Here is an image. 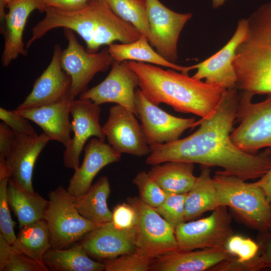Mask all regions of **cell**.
Segmentation results:
<instances>
[{
    "instance_id": "obj_1",
    "label": "cell",
    "mask_w": 271,
    "mask_h": 271,
    "mask_svg": "<svg viewBox=\"0 0 271 271\" xmlns=\"http://www.w3.org/2000/svg\"><path fill=\"white\" fill-rule=\"evenodd\" d=\"M240 98L239 90L227 89L215 113L195 122L194 127H199L194 133L151 148L146 163L153 166L168 161L188 162L218 167L224 173L245 181L262 177L271 169L268 150L248 153L236 146L230 138Z\"/></svg>"
},
{
    "instance_id": "obj_2",
    "label": "cell",
    "mask_w": 271,
    "mask_h": 271,
    "mask_svg": "<svg viewBox=\"0 0 271 271\" xmlns=\"http://www.w3.org/2000/svg\"><path fill=\"white\" fill-rule=\"evenodd\" d=\"M139 77V86L146 97L157 105L165 103L175 111L193 113L201 118L216 111L227 89L212 85L170 69L129 61Z\"/></svg>"
},
{
    "instance_id": "obj_3",
    "label": "cell",
    "mask_w": 271,
    "mask_h": 271,
    "mask_svg": "<svg viewBox=\"0 0 271 271\" xmlns=\"http://www.w3.org/2000/svg\"><path fill=\"white\" fill-rule=\"evenodd\" d=\"M44 13V18L32 28L27 48L49 31L58 28L77 33L84 41L86 50L92 53L115 41L127 44L141 36L136 28L115 15L103 0H89L84 7L73 11L46 7Z\"/></svg>"
},
{
    "instance_id": "obj_4",
    "label": "cell",
    "mask_w": 271,
    "mask_h": 271,
    "mask_svg": "<svg viewBox=\"0 0 271 271\" xmlns=\"http://www.w3.org/2000/svg\"><path fill=\"white\" fill-rule=\"evenodd\" d=\"M245 36L235 52L236 88L255 94H271V2L247 19Z\"/></svg>"
},
{
    "instance_id": "obj_5",
    "label": "cell",
    "mask_w": 271,
    "mask_h": 271,
    "mask_svg": "<svg viewBox=\"0 0 271 271\" xmlns=\"http://www.w3.org/2000/svg\"><path fill=\"white\" fill-rule=\"evenodd\" d=\"M220 206L229 207L246 226L258 232L271 230V203L255 182L217 171L213 177Z\"/></svg>"
},
{
    "instance_id": "obj_6",
    "label": "cell",
    "mask_w": 271,
    "mask_h": 271,
    "mask_svg": "<svg viewBox=\"0 0 271 271\" xmlns=\"http://www.w3.org/2000/svg\"><path fill=\"white\" fill-rule=\"evenodd\" d=\"M48 201L45 220L52 248H65L102 225L82 216L74 205L73 196L62 186L49 192Z\"/></svg>"
},
{
    "instance_id": "obj_7",
    "label": "cell",
    "mask_w": 271,
    "mask_h": 271,
    "mask_svg": "<svg viewBox=\"0 0 271 271\" xmlns=\"http://www.w3.org/2000/svg\"><path fill=\"white\" fill-rule=\"evenodd\" d=\"M240 98L235 121L230 138L241 150L255 154L266 148L271 154V94L264 100L251 102L253 95L240 91Z\"/></svg>"
},
{
    "instance_id": "obj_8",
    "label": "cell",
    "mask_w": 271,
    "mask_h": 271,
    "mask_svg": "<svg viewBox=\"0 0 271 271\" xmlns=\"http://www.w3.org/2000/svg\"><path fill=\"white\" fill-rule=\"evenodd\" d=\"M63 32L68 46L61 51L60 64L71 79L69 96L74 100L87 90L94 76L98 72L106 71L113 60L108 48L98 53L88 52L78 42L73 31L64 29Z\"/></svg>"
},
{
    "instance_id": "obj_9",
    "label": "cell",
    "mask_w": 271,
    "mask_h": 271,
    "mask_svg": "<svg viewBox=\"0 0 271 271\" xmlns=\"http://www.w3.org/2000/svg\"><path fill=\"white\" fill-rule=\"evenodd\" d=\"M137 213L136 249L153 259L178 249L174 228L139 197H129Z\"/></svg>"
},
{
    "instance_id": "obj_10",
    "label": "cell",
    "mask_w": 271,
    "mask_h": 271,
    "mask_svg": "<svg viewBox=\"0 0 271 271\" xmlns=\"http://www.w3.org/2000/svg\"><path fill=\"white\" fill-rule=\"evenodd\" d=\"M175 234L180 250L225 248L233 234L227 207L220 206L206 217L181 224Z\"/></svg>"
},
{
    "instance_id": "obj_11",
    "label": "cell",
    "mask_w": 271,
    "mask_h": 271,
    "mask_svg": "<svg viewBox=\"0 0 271 271\" xmlns=\"http://www.w3.org/2000/svg\"><path fill=\"white\" fill-rule=\"evenodd\" d=\"M134 104L150 148L176 141L186 129L194 127V117L181 118L167 113L149 100L140 89L136 90Z\"/></svg>"
},
{
    "instance_id": "obj_12",
    "label": "cell",
    "mask_w": 271,
    "mask_h": 271,
    "mask_svg": "<svg viewBox=\"0 0 271 271\" xmlns=\"http://www.w3.org/2000/svg\"><path fill=\"white\" fill-rule=\"evenodd\" d=\"M152 41L150 44L167 61L177 59V44L180 34L191 13L175 12L159 0H146Z\"/></svg>"
},
{
    "instance_id": "obj_13",
    "label": "cell",
    "mask_w": 271,
    "mask_h": 271,
    "mask_svg": "<svg viewBox=\"0 0 271 271\" xmlns=\"http://www.w3.org/2000/svg\"><path fill=\"white\" fill-rule=\"evenodd\" d=\"M70 114L73 136L65 148L63 161L65 167L75 170L80 166V155L87 140L95 137L104 141L106 137L99 122V105L88 99H75L71 102Z\"/></svg>"
},
{
    "instance_id": "obj_14",
    "label": "cell",
    "mask_w": 271,
    "mask_h": 271,
    "mask_svg": "<svg viewBox=\"0 0 271 271\" xmlns=\"http://www.w3.org/2000/svg\"><path fill=\"white\" fill-rule=\"evenodd\" d=\"M138 86L139 77L130 68L128 61H113L106 77L96 86L81 94L79 98L89 99L98 105L114 103L136 115L134 96Z\"/></svg>"
},
{
    "instance_id": "obj_15",
    "label": "cell",
    "mask_w": 271,
    "mask_h": 271,
    "mask_svg": "<svg viewBox=\"0 0 271 271\" xmlns=\"http://www.w3.org/2000/svg\"><path fill=\"white\" fill-rule=\"evenodd\" d=\"M134 115L124 107L115 104L109 108L103 130L108 144L119 153L147 156L151 148Z\"/></svg>"
},
{
    "instance_id": "obj_16",
    "label": "cell",
    "mask_w": 271,
    "mask_h": 271,
    "mask_svg": "<svg viewBox=\"0 0 271 271\" xmlns=\"http://www.w3.org/2000/svg\"><path fill=\"white\" fill-rule=\"evenodd\" d=\"M246 31V19L240 20L230 39L216 53L196 65V72L192 76L197 80L204 79L207 83L226 89L236 88V75L233 66L236 50L243 39Z\"/></svg>"
},
{
    "instance_id": "obj_17",
    "label": "cell",
    "mask_w": 271,
    "mask_h": 271,
    "mask_svg": "<svg viewBox=\"0 0 271 271\" xmlns=\"http://www.w3.org/2000/svg\"><path fill=\"white\" fill-rule=\"evenodd\" d=\"M46 7L44 0H13L7 5L8 12L1 25L5 40L3 66L8 67L20 55L27 56L23 36L27 20L32 12L37 10L44 13Z\"/></svg>"
},
{
    "instance_id": "obj_18",
    "label": "cell",
    "mask_w": 271,
    "mask_h": 271,
    "mask_svg": "<svg viewBox=\"0 0 271 271\" xmlns=\"http://www.w3.org/2000/svg\"><path fill=\"white\" fill-rule=\"evenodd\" d=\"M61 51L59 44L54 46L50 63L36 80L32 90L17 107V110H24L53 103L69 96L71 79L61 67Z\"/></svg>"
},
{
    "instance_id": "obj_19",
    "label": "cell",
    "mask_w": 271,
    "mask_h": 271,
    "mask_svg": "<svg viewBox=\"0 0 271 271\" xmlns=\"http://www.w3.org/2000/svg\"><path fill=\"white\" fill-rule=\"evenodd\" d=\"M50 141L44 132L35 137L16 136L14 146L5 160L11 172L10 180L18 188L34 191L32 176L35 164Z\"/></svg>"
},
{
    "instance_id": "obj_20",
    "label": "cell",
    "mask_w": 271,
    "mask_h": 271,
    "mask_svg": "<svg viewBox=\"0 0 271 271\" xmlns=\"http://www.w3.org/2000/svg\"><path fill=\"white\" fill-rule=\"evenodd\" d=\"M136 227L122 230L110 221L87 234L80 244L89 256L111 259L136 249Z\"/></svg>"
},
{
    "instance_id": "obj_21",
    "label": "cell",
    "mask_w": 271,
    "mask_h": 271,
    "mask_svg": "<svg viewBox=\"0 0 271 271\" xmlns=\"http://www.w3.org/2000/svg\"><path fill=\"white\" fill-rule=\"evenodd\" d=\"M84 149L83 162L74 170L67 189L74 197L86 192L98 172L106 166L118 162L121 156L109 144L96 138L89 140Z\"/></svg>"
},
{
    "instance_id": "obj_22",
    "label": "cell",
    "mask_w": 271,
    "mask_h": 271,
    "mask_svg": "<svg viewBox=\"0 0 271 271\" xmlns=\"http://www.w3.org/2000/svg\"><path fill=\"white\" fill-rule=\"evenodd\" d=\"M72 100L68 96L53 103L16 110L39 125L50 141L59 142L66 148L71 139L69 115Z\"/></svg>"
},
{
    "instance_id": "obj_23",
    "label": "cell",
    "mask_w": 271,
    "mask_h": 271,
    "mask_svg": "<svg viewBox=\"0 0 271 271\" xmlns=\"http://www.w3.org/2000/svg\"><path fill=\"white\" fill-rule=\"evenodd\" d=\"M234 256L225 248H208L176 250L154 258V271H205Z\"/></svg>"
},
{
    "instance_id": "obj_24",
    "label": "cell",
    "mask_w": 271,
    "mask_h": 271,
    "mask_svg": "<svg viewBox=\"0 0 271 271\" xmlns=\"http://www.w3.org/2000/svg\"><path fill=\"white\" fill-rule=\"evenodd\" d=\"M194 164L168 161L153 166L148 172L168 194L187 193L197 177L194 175Z\"/></svg>"
},
{
    "instance_id": "obj_25",
    "label": "cell",
    "mask_w": 271,
    "mask_h": 271,
    "mask_svg": "<svg viewBox=\"0 0 271 271\" xmlns=\"http://www.w3.org/2000/svg\"><path fill=\"white\" fill-rule=\"evenodd\" d=\"M110 192L108 177H101L84 194L73 197L74 205L87 220L97 224H105L112 220V212L107 203Z\"/></svg>"
},
{
    "instance_id": "obj_26",
    "label": "cell",
    "mask_w": 271,
    "mask_h": 271,
    "mask_svg": "<svg viewBox=\"0 0 271 271\" xmlns=\"http://www.w3.org/2000/svg\"><path fill=\"white\" fill-rule=\"evenodd\" d=\"M149 43L146 37L142 34L138 40L131 43H112L109 45L108 50L113 61L130 60L149 63L185 74H188L190 70L193 69L192 66H182L167 61L155 51Z\"/></svg>"
},
{
    "instance_id": "obj_27",
    "label": "cell",
    "mask_w": 271,
    "mask_h": 271,
    "mask_svg": "<svg viewBox=\"0 0 271 271\" xmlns=\"http://www.w3.org/2000/svg\"><path fill=\"white\" fill-rule=\"evenodd\" d=\"M8 199L10 207L17 218L20 228L45 219L48 200H46L37 192L18 188L10 179Z\"/></svg>"
},
{
    "instance_id": "obj_28",
    "label": "cell",
    "mask_w": 271,
    "mask_h": 271,
    "mask_svg": "<svg viewBox=\"0 0 271 271\" xmlns=\"http://www.w3.org/2000/svg\"><path fill=\"white\" fill-rule=\"evenodd\" d=\"M200 175L187 193L185 201V221H188L219 206L217 190L209 167L202 166Z\"/></svg>"
},
{
    "instance_id": "obj_29",
    "label": "cell",
    "mask_w": 271,
    "mask_h": 271,
    "mask_svg": "<svg viewBox=\"0 0 271 271\" xmlns=\"http://www.w3.org/2000/svg\"><path fill=\"white\" fill-rule=\"evenodd\" d=\"M89 256L79 243L68 249L52 247L45 254L43 261L49 270H105V263L96 261Z\"/></svg>"
},
{
    "instance_id": "obj_30",
    "label": "cell",
    "mask_w": 271,
    "mask_h": 271,
    "mask_svg": "<svg viewBox=\"0 0 271 271\" xmlns=\"http://www.w3.org/2000/svg\"><path fill=\"white\" fill-rule=\"evenodd\" d=\"M12 245L32 259L45 264L43 256L52 248L49 229L46 220H39L21 227Z\"/></svg>"
},
{
    "instance_id": "obj_31",
    "label": "cell",
    "mask_w": 271,
    "mask_h": 271,
    "mask_svg": "<svg viewBox=\"0 0 271 271\" xmlns=\"http://www.w3.org/2000/svg\"><path fill=\"white\" fill-rule=\"evenodd\" d=\"M111 10L122 20L129 23L152 41L146 0H103Z\"/></svg>"
},
{
    "instance_id": "obj_32",
    "label": "cell",
    "mask_w": 271,
    "mask_h": 271,
    "mask_svg": "<svg viewBox=\"0 0 271 271\" xmlns=\"http://www.w3.org/2000/svg\"><path fill=\"white\" fill-rule=\"evenodd\" d=\"M10 168L5 159H0V230L6 240L12 244L16 239L14 227L16 223L11 217L8 199Z\"/></svg>"
},
{
    "instance_id": "obj_33",
    "label": "cell",
    "mask_w": 271,
    "mask_h": 271,
    "mask_svg": "<svg viewBox=\"0 0 271 271\" xmlns=\"http://www.w3.org/2000/svg\"><path fill=\"white\" fill-rule=\"evenodd\" d=\"M132 182L139 190L141 200L154 208L160 206L168 195L145 171L138 173Z\"/></svg>"
},
{
    "instance_id": "obj_34",
    "label": "cell",
    "mask_w": 271,
    "mask_h": 271,
    "mask_svg": "<svg viewBox=\"0 0 271 271\" xmlns=\"http://www.w3.org/2000/svg\"><path fill=\"white\" fill-rule=\"evenodd\" d=\"M154 259L135 249L129 253L107 260L106 271H148Z\"/></svg>"
},
{
    "instance_id": "obj_35",
    "label": "cell",
    "mask_w": 271,
    "mask_h": 271,
    "mask_svg": "<svg viewBox=\"0 0 271 271\" xmlns=\"http://www.w3.org/2000/svg\"><path fill=\"white\" fill-rule=\"evenodd\" d=\"M187 193L168 194L155 210L174 229L185 221V201Z\"/></svg>"
},
{
    "instance_id": "obj_36",
    "label": "cell",
    "mask_w": 271,
    "mask_h": 271,
    "mask_svg": "<svg viewBox=\"0 0 271 271\" xmlns=\"http://www.w3.org/2000/svg\"><path fill=\"white\" fill-rule=\"evenodd\" d=\"M49 268L15 248L12 250L7 259L3 271H48Z\"/></svg>"
},
{
    "instance_id": "obj_37",
    "label": "cell",
    "mask_w": 271,
    "mask_h": 271,
    "mask_svg": "<svg viewBox=\"0 0 271 271\" xmlns=\"http://www.w3.org/2000/svg\"><path fill=\"white\" fill-rule=\"evenodd\" d=\"M0 119L13 130L16 136H38L29 120L16 110H8L1 107Z\"/></svg>"
},
{
    "instance_id": "obj_38",
    "label": "cell",
    "mask_w": 271,
    "mask_h": 271,
    "mask_svg": "<svg viewBox=\"0 0 271 271\" xmlns=\"http://www.w3.org/2000/svg\"><path fill=\"white\" fill-rule=\"evenodd\" d=\"M111 222L116 228L122 230L134 228L137 223V213L128 202L117 205L112 212Z\"/></svg>"
},
{
    "instance_id": "obj_39",
    "label": "cell",
    "mask_w": 271,
    "mask_h": 271,
    "mask_svg": "<svg viewBox=\"0 0 271 271\" xmlns=\"http://www.w3.org/2000/svg\"><path fill=\"white\" fill-rule=\"evenodd\" d=\"M256 241L259 246L257 255L259 270L271 267V230L258 232Z\"/></svg>"
},
{
    "instance_id": "obj_40",
    "label": "cell",
    "mask_w": 271,
    "mask_h": 271,
    "mask_svg": "<svg viewBox=\"0 0 271 271\" xmlns=\"http://www.w3.org/2000/svg\"><path fill=\"white\" fill-rule=\"evenodd\" d=\"M256 256L245 262L240 261L233 256L219 263L209 271H258Z\"/></svg>"
},
{
    "instance_id": "obj_41",
    "label": "cell",
    "mask_w": 271,
    "mask_h": 271,
    "mask_svg": "<svg viewBox=\"0 0 271 271\" xmlns=\"http://www.w3.org/2000/svg\"><path fill=\"white\" fill-rule=\"evenodd\" d=\"M16 135L13 130L4 122L0 123V159H5L13 149Z\"/></svg>"
},
{
    "instance_id": "obj_42",
    "label": "cell",
    "mask_w": 271,
    "mask_h": 271,
    "mask_svg": "<svg viewBox=\"0 0 271 271\" xmlns=\"http://www.w3.org/2000/svg\"><path fill=\"white\" fill-rule=\"evenodd\" d=\"M259 250V246L256 242L249 238L244 237L238 250L236 257L241 262L252 260L256 256Z\"/></svg>"
},
{
    "instance_id": "obj_43",
    "label": "cell",
    "mask_w": 271,
    "mask_h": 271,
    "mask_svg": "<svg viewBox=\"0 0 271 271\" xmlns=\"http://www.w3.org/2000/svg\"><path fill=\"white\" fill-rule=\"evenodd\" d=\"M89 0H44L46 7L63 11H73L81 9Z\"/></svg>"
},
{
    "instance_id": "obj_44",
    "label": "cell",
    "mask_w": 271,
    "mask_h": 271,
    "mask_svg": "<svg viewBox=\"0 0 271 271\" xmlns=\"http://www.w3.org/2000/svg\"><path fill=\"white\" fill-rule=\"evenodd\" d=\"M12 248V245L9 243L0 233V270L3 271L8 256Z\"/></svg>"
},
{
    "instance_id": "obj_45",
    "label": "cell",
    "mask_w": 271,
    "mask_h": 271,
    "mask_svg": "<svg viewBox=\"0 0 271 271\" xmlns=\"http://www.w3.org/2000/svg\"><path fill=\"white\" fill-rule=\"evenodd\" d=\"M243 238L244 237L241 235L233 234L228 239L225 245V249L230 254L236 256Z\"/></svg>"
},
{
    "instance_id": "obj_46",
    "label": "cell",
    "mask_w": 271,
    "mask_h": 271,
    "mask_svg": "<svg viewBox=\"0 0 271 271\" xmlns=\"http://www.w3.org/2000/svg\"><path fill=\"white\" fill-rule=\"evenodd\" d=\"M255 183L262 189L271 203V169Z\"/></svg>"
},
{
    "instance_id": "obj_47",
    "label": "cell",
    "mask_w": 271,
    "mask_h": 271,
    "mask_svg": "<svg viewBox=\"0 0 271 271\" xmlns=\"http://www.w3.org/2000/svg\"><path fill=\"white\" fill-rule=\"evenodd\" d=\"M212 6L216 9L221 6L226 0H211Z\"/></svg>"
},
{
    "instance_id": "obj_48",
    "label": "cell",
    "mask_w": 271,
    "mask_h": 271,
    "mask_svg": "<svg viewBox=\"0 0 271 271\" xmlns=\"http://www.w3.org/2000/svg\"><path fill=\"white\" fill-rule=\"evenodd\" d=\"M13 0H0V11H5L7 6Z\"/></svg>"
},
{
    "instance_id": "obj_49",
    "label": "cell",
    "mask_w": 271,
    "mask_h": 271,
    "mask_svg": "<svg viewBox=\"0 0 271 271\" xmlns=\"http://www.w3.org/2000/svg\"><path fill=\"white\" fill-rule=\"evenodd\" d=\"M266 270L271 271V267H270V268L267 269Z\"/></svg>"
}]
</instances>
